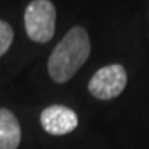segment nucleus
Segmentation results:
<instances>
[{
  "label": "nucleus",
  "instance_id": "1",
  "mask_svg": "<svg viewBox=\"0 0 149 149\" xmlns=\"http://www.w3.org/2000/svg\"><path fill=\"white\" fill-rule=\"evenodd\" d=\"M91 52L90 37L81 26H74L55 46L47 61L50 78L58 84L70 81L74 73L85 64Z\"/></svg>",
  "mask_w": 149,
  "mask_h": 149
},
{
  "label": "nucleus",
  "instance_id": "2",
  "mask_svg": "<svg viewBox=\"0 0 149 149\" xmlns=\"http://www.w3.org/2000/svg\"><path fill=\"white\" fill-rule=\"evenodd\" d=\"M56 9L50 0H32L24 11V28L35 43L50 41L55 33Z\"/></svg>",
  "mask_w": 149,
  "mask_h": 149
},
{
  "label": "nucleus",
  "instance_id": "3",
  "mask_svg": "<svg viewBox=\"0 0 149 149\" xmlns=\"http://www.w3.org/2000/svg\"><path fill=\"white\" fill-rule=\"evenodd\" d=\"M126 70L120 64H110L99 69L88 82V91L93 97L110 100L117 97L126 87Z\"/></svg>",
  "mask_w": 149,
  "mask_h": 149
},
{
  "label": "nucleus",
  "instance_id": "4",
  "mask_svg": "<svg viewBox=\"0 0 149 149\" xmlns=\"http://www.w3.org/2000/svg\"><path fill=\"white\" fill-rule=\"evenodd\" d=\"M43 130L50 135H65L76 130L79 123L73 110L64 105H50L44 108L40 116Z\"/></svg>",
  "mask_w": 149,
  "mask_h": 149
},
{
  "label": "nucleus",
  "instance_id": "5",
  "mask_svg": "<svg viewBox=\"0 0 149 149\" xmlns=\"http://www.w3.org/2000/svg\"><path fill=\"white\" fill-rule=\"evenodd\" d=\"M22 141V128L14 113L0 108V149H17Z\"/></svg>",
  "mask_w": 149,
  "mask_h": 149
},
{
  "label": "nucleus",
  "instance_id": "6",
  "mask_svg": "<svg viewBox=\"0 0 149 149\" xmlns=\"http://www.w3.org/2000/svg\"><path fill=\"white\" fill-rule=\"evenodd\" d=\"M12 40H14V31H12V28L6 22L0 20V58L8 52V49L12 44Z\"/></svg>",
  "mask_w": 149,
  "mask_h": 149
}]
</instances>
